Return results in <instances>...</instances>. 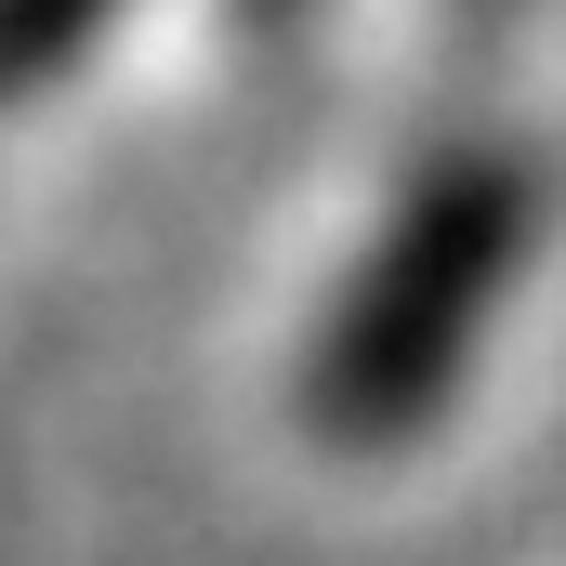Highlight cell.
I'll list each match as a JSON object with an SVG mask.
<instances>
[{"label": "cell", "mask_w": 566, "mask_h": 566, "mask_svg": "<svg viewBox=\"0 0 566 566\" xmlns=\"http://www.w3.org/2000/svg\"><path fill=\"white\" fill-rule=\"evenodd\" d=\"M527 238H541V171H527V158H501V145L434 158L422 185L382 211L369 264L343 277L316 356H303V422L343 434V448L422 434L434 409L461 396V369H474L501 290L527 264Z\"/></svg>", "instance_id": "1"}, {"label": "cell", "mask_w": 566, "mask_h": 566, "mask_svg": "<svg viewBox=\"0 0 566 566\" xmlns=\"http://www.w3.org/2000/svg\"><path fill=\"white\" fill-rule=\"evenodd\" d=\"M106 13H119V0H0V106L40 93V80H66V66L106 40Z\"/></svg>", "instance_id": "2"}]
</instances>
